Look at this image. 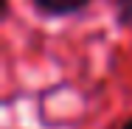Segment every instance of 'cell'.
Instances as JSON below:
<instances>
[{
  "instance_id": "3",
  "label": "cell",
  "mask_w": 132,
  "mask_h": 129,
  "mask_svg": "<svg viewBox=\"0 0 132 129\" xmlns=\"http://www.w3.org/2000/svg\"><path fill=\"white\" fill-rule=\"evenodd\" d=\"M115 129H132V115H129V118H124V121H121Z\"/></svg>"
},
{
  "instance_id": "2",
  "label": "cell",
  "mask_w": 132,
  "mask_h": 129,
  "mask_svg": "<svg viewBox=\"0 0 132 129\" xmlns=\"http://www.w3.org/2000/svg\"><path fill=\"white\" fill-rule=\"evenodd\" d=\"M110 8H112L115 25L127 34H132V0H110Z\"/></svg>"
},
{
  "instance_id": "1",
  "label": "cell",
  "mask_w": 132,
  "mask_h": 129,
  "mask_svg": "<svg viewBox=\"0 0 132 129\" xmlns=\"http://www.w3.org/2000/svg\"><path fill=\"white\" fill-rule=\"evenodd\" d=\"M96 0H28V6L42 17V20H65V17H79L84 14Z\"/></svg>"
}]
</instances>
